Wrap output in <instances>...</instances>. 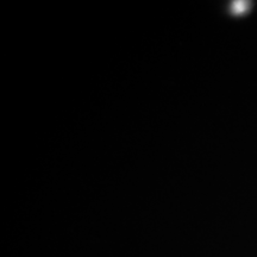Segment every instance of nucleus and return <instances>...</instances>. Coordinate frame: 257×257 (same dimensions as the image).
I'll return each mask as SVG.
<instances>
[{"mask_svg": "<svg viewBox=\"0 0 257 257\" xmlns=\"http://www.w3.org/2000/svg\"><path fill=\"white\" fill-rule=\"evenodd\" d=\"M246 6H248V3L236 2L233 3V11L236 12V14H242V12L245 11Z\"/></svg>", "mask_w": 257, "mask_h": 257, "instance_id": "f257e3e1", "label": "nucleus"}]
</instances>
